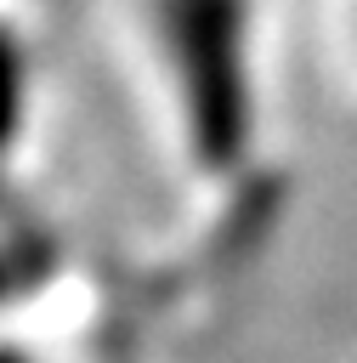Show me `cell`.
Returning a JSON list of instances; mask_svg holds the SVG:
<instances>
[{
	"label": "cell",
	"mask_w": 357,
	"mask_h": 363,
	"mask_svg": "<svg viewBox=\"0 0 357 363\" xmlns=\"http://www.w3.org/2000/svg\"><path fill=\"white\" fill-rule=\"evenodd\" d=\"M164 34L187 85L193 142L210 164H232L249 136L244 0H164Z\"/></svg>",
	"instance_id": "cell-1"
}]
</instances>
